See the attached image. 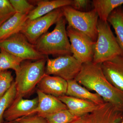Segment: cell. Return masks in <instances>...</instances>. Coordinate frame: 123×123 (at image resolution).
I'll return each instance as SVG.
<instances>
[{"instance_id": "19", "label": "cell", "mask_w": 123, "mask_h": 123, "mask_svg": "<svg viewBox=\"0 0 123 123\" xmlns=\"http://www.w3.org/2000/svg\"><path fill=\"white\" fill-rule=\"evenodd\" d=\"M92 4L99 20L107 21L112 11L123 5V0H93Z\"/></svg>"}, {"instance_id": "23", "label": "cell", "mask_w": 123, "mask_h": 123, "mask_svg": "<svg viewBox=\"0 0 123 123\" xmlns=\"http://www.w3.org/2000/svg\"><path fill=\"white\" fill-rule=\"evenodd\" d=\"M79 118L66 109L55 112L44 118L48 123H69Z\"/></svg>"}, {"instance_id": "1", "label": "cell", "mask_w": 123, "mask_h": 123, "mask_svg": "<svg viewBox=\"0 0 123 123\" xmlns=\"http://www.w3.org/2000/svg\"><path fill=\"white\" fill-rule=\"evenodd\" d=\"M75 79L89 90L95 92L105 102L111 104L123 113V91L108 80L101 64H95L92 61L82 64L81 69Z\"/></svg>"}, {"instance_id": "20", "label": "cell", "mask_w": 123, "mask_h": 123, "mask_svg": "<svg viewBox=\"0 0 123 123\" xmlns=\"http://www.w3.org/2000/svg\"><path fill=\"white\" fill-rule=\"evenodd\" d=\"M114 30L118 44L123 51V13L122 8L119 7L110 14L107 19Z\"/></svg>"}, {"instance_id": "7", "label": "cell", "mask_w": 123, "mask_h": 123, "mask_svg": "<svg viewBox=\"0 0 123 123\" xmlns=\"http://www.w3.org/2000/svg\"><path fill=\"white\" fill-rule=\"evenodd\" d=\"M63 17L61 8L56 9L44 16L32 20H27L20 33L34 45L48 29Z\"/></svg>"}, {"instance_id": "21", "label": "cell", "mask_w": 123, "mask_h": 123, "mask_svg": "<svg viewBox=\"0 0 123 123\" xmlns=\"http://www.w3.org/2000/svg\"><path fill=\"white\" fill-rule=\"evenodd\" d=\"M24 61L4 50L0 49V72L12 69L16 72Z\"/></svg>"}, {"instance_id": "2", "label": "cell", "mask_w": 123, "mask_h": 123, "mask_svg": "<svg viewBox=\"0 0 123 123\" xmlns=\"http://www.w3.org/2000/svg\"><path fill=\"white\" fill-rule=\"evenodd\" d=\"M66 22L65 18L62 17L56 23L52 31L45 33L37 40L34 45L38 51L47 56L72 55Z\"/></svg>"}, {"instance_id": "6", "label": "cell", "mask_w": 123, "mask_h": 123, "mask_svg": "<svg viewBox=\"0 0 123 123\" xmlns=\"http://www.w3.org/2000/svg\"><path fill=\"white\" fill-rule=\"evenodd\" d=\"M0 49H3L23 61H35L48 57L38 51L34 45L30 43L20 32L0 41Z\"/></svg>"}, {"instance_id": "3", "label": "cell", "mask_w": 123, "mask_h": 123, "mask_svg": "<svg viewBox=\"0 0 123 123\" xmlns=\"http://www.w3.org/2000/svg\"><path fill=\"white\" fill-rule=\"evenodd\" d=\"M46 57L33 62H23L20 68L15 72L16 95L15 99L30 94L45 74Z\"/></svg>"}, {"instance_id": "16", "label": "cell", "mask_w": 123, "mask_h": 123, "mask_svg": "<svg viewBox=\"0 0 123 123\" xmlns=\"http://www.w3.org/2000/svg\"><path fill=\"white\" fill-rule=\"evenodd\" d=\"M66 95L91 101L99 106L105 102L98 95L90 92L87 88L80 85L75 80L68 81Z\"/></svg>"}, {"instance_id": "10", "label": "cell", "mask_w": 123, "mask_h": 123, "mask_svg": "<svg viewBox=\"0 0 123 123\" xmlns=\"http://www.w3.org/2000/svg\"><path fill=\"white\" fill-rule=\"evenodd\" d=\"M36 93L38 105L28 116L36 114L44 118L60 110L68 109L66 105L58 98L44 93L37 89Z\"/></svg>"}, {"instance_id": "32", "label": "cell", "mask_w": 123, "mask_h": 123, "mask_svg": "<svg viewBox=\"0 0 123 123\" xmlns=\"http://www.w3.org/2000/svg\"><path fill=\"white\" fill-rule=\"evenodd\" d=\"M122 11H123V8H122Z\"/></svg>"}, {"instance_id": "26", "label": "cell", "mask_w": 123, "mask_h": 123, "mask_svg": "<svg viewBox=\"0 0 123 123\" xmlns=\"http://www.w3.org/2000/svg\"><path fill=\"white\" fill-rule=\"evenodd\" d=\"M16 13L28 14L35 8L32 4L26 0H9Z\"/></svg>"}, {"instance_id": "17", "label": "cell", "mask_w": 123, "mask_h": 123, "mask_svg": "<svg viewBox=\"0 0 123 123\" xmlns=\"http://www.w3.org/2000/svg\"><path fill=\"white\" fill-rule=\"evenodd\" d=\"M27 14L15 13L0 27V42L20 33L28 20Z\"/></svg>"}, {"instance_id": "24", "label": "cell", "mask_w": 123, "mask_h": 123, "mask_svg": "<svg viewBox=\"0 0 123 123\" xmlns=\"http://www.w3.org/2000/svg\"><path fill=\"white\" fill-rule=\"evenodd\" d=\"M15 13L9 0H0V27Z\"/></svg>"}, {"instance_id": "29", "label": "cell", "mask_w": 123, "mask_h": 123, "mask_svg": "<svg viewBox=\"0 0 123 123\" xmlns=\"http://www.w3.org/2000/svg\"><path fill=\"white\" fill-rule=\"evenodd\" d=\"M93 115L92 113L81 117L69 123H92Z\"/></svg>"}, {"instance_id": "14", "label": "cell", "mask_w": 123, "mask_h": 123, "mask_svg": "<svg viewBox=\"0 0 123 123\" xmlns=\"http://www.w3.org/2000/svg\"><path fill=\"white\" fill-rule=\"evenodd\" d=\"M58 98L66 105L69 111L73 115L78 117L91 114L100 106L91 101L66 95Z\"/></svg>"}, {"instance_id": "4", "label": "cell", "mask_w": 123, "mask_h": 123, "mask_svg": "<svg viewBox=\"0 0 123 123\" xmlns=\"http://www.w3.org/2000/svg\"><path fill=\"white\" fill-rule=\"evenodd\" d=\"M98 35L93 47V63L101 64L118 56L123 55L116 38L107 21L98 20Z\"/></svg>"}, {"instance_id": "12", "label": "cell", "mask_w": 123, "mask_h": 123, "mask_svg": "<svg viewBox=\"0 0 123 123\" xmlns=\"http://www.w3.org/2000/svg\"><path fill=\"white\" fill-rule=\"evenodd\" d=\"M108 80L115 87L123 91V55L101 64Z\"/></svg>"}, {"instance_id": "15", "label": "cell", "mask_w": 123, "mask_h": 123, "mask_svg": "<svg viewBox=\"0 0 123 123\" xmlns=\"http://www.w3.org/2000/svg\"><path fill=\"white\" fill-rule=\"evenodd\" d=\"M92 114V123H117L123 119V113L108 103L100 106Z\"/></svg>"}, {"instance_id": "5", "label": "cell", "mask_w": 123, "mask_h": 123, "mask_svg": "<svg viewBox=\"0 0 123 123\" xmlns=\"http://www.w3.org/2000/svg\"><path fill=\"white\" fill-rule=\"evenodd\" d=\"M64 17L68 26L88 36L95 43L98 37L99 20L94 9L86 12L77 11L70 6L62 8Z\"/></svg>"}, {"instance_id": "18", "label": "cell", "mask_w": 123, "mask_h": 123, "mask_svg": "<svg viewBox=\"0 0 123 123\" xmlns=\"http://www.w3.org/2000/svg\"><path fill=\"white\" fill-rule=\"evenodd\" d=\"M72 0H39L37 1V7L27 15L28 20H32L47 14L64 6H70Z\"/></svg>"}, {"instance_id": "27", "label": "cell", "mask_w": 123, "mask_h": 123, "mask_svg": "<svg viewBox=\"0 0 123 123\" xmlns=\"http://www.w3.org/2000/svg\"><path fill=\"white\" fill-rule=\"evenodd\" d=\"M16 120L20 123H48L45 118L36 114L23 117Z\"/></svg>"}, {"instance_id": "11", "label": "cell", "mask_w": 123, "mask_h": 123, "mask_svg": "<svg viewBox=\"0 0 123 123\" xmlns=\"http://www.w3.org/2000/svg\"><path fill=\"white\" fill-rule=\"evenodd\" d=\"M37 97L32 99L23 98L14 99L5 112L4 119L6 121H14L23 117L27 116L38 105Z\"/></svg>"}, {"instance_id": "31", "label": "cell", "mask_w": 123, "mask_h": 123, "mask_svg": "<svg viewBox=\"0 0 123 123\" xmlns=\"http://www.w3.org/2000/svg\"><path fill=\"white\" fill-rule=\"evenodd\" d=\"M123 123V119L122 120H121V121H120L119 123Z\"/></svg>"}, {"instance_id": "9", "label": "cell", "mask_w": 123, "mask_h": 123, "mask_svg": "<svg viewBox=\"0 0 123 123\" xmlns=\"http://www.w3.org/2000/svg\"><path fill=\"white\" fill-rule=\"evenodd\" d=\"M66 31L73 56L82 64L92 62L95 42L86 35L68 25Z\"/></svg>"}, {"instance_id": "25", "label": "cell", "mask_w": 123, "mask_h": 123, "mask_svg": "<svg viewBox=\"0 0 123 123\" xmlns=\"http://www.w3.org/2000/svg\"><path fill=\"white\" fill-rule=\"evenodd\" d=\"M13 81V76L10 71L0 72V98L10 89Z\"/></svg>"}, {"instance_id": "13", "label": "cell", "mask_w": 123, "mask_h": 123, "mask_svg": "<svg viewBox=\"0 0 123 123\" xmlns=\"http://www.w3.org/2000/svg\"><path fill=\"white\" fill-rule=\"evenodd\" d=\"M37 86L43 93L58 98L66 95L68 82L60 77L45 74Z\"/></svg>"}, {"instance_id": "8", "label": "cell", "mask_w": 123, "mask_h": 123, "mask_svg": "<svg viewBox=\"0 0 123 123\" xmlns=\"http://www.w3.org/2000/svg\"><path fill=\"white\" fill-rule=\"evenodd\" d=\"M82 64L72 55L47 60L45 74L60 77L67 81L75 79L81 69Z\"/></svg>"}, {"instance_id": "22", "label": "cell", "mask_w": 123, "mask_h": 123, "mask_svg": "<svg viewBox=\"0 0 123 123\" xmlns=\"http://www.w3.org/2000/svg\"><path fill=\"white\" fill-rule=\"evenodd\" d=\"M16 92V86L14 81L10 89L0 98V123H4V114L15 99Z\"/></svg>"}, {"instance_id": "30", "label": "cell", "mask_w": 123, "mask_h": 123, "mask_svg": "<svg viewBox=\"0 0 123 123\" xmlns=\"http://www.w3.org/2000/svg\"><path fill=\"white\" fill-rule=\"evenodd\" d=\"M3 123H18L17 120H14V121H7V122L4 123V122Z\"/></svg>"}, {"instance_id": "28", "label": "cell", "mask_w": 123, "mask_h": 123, "mask_svg": "<svg viewBox=\"0 0 123 123\" xmlns=\"http://www.w3.org/2000/svg\"><path fill=\"white\" fill-rule=\"evenodd\" d=\"M92 2L89 0H72L70 6L77 11L85 12Z\"/></svg>"}]
</instances>
